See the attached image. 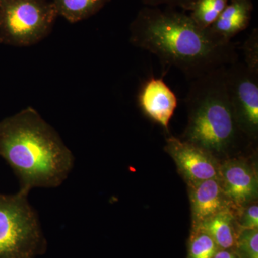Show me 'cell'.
Listing matches in <instances>:
<instances>
[{"label": "cell", "mask_w": 258, "mask_h": 258, "mask_svg": "<svg viewBox=\"0 0 258 258\" xmlns=\"http://www.w3.org/2000/svg\"><path fill=\"white\" fill-rule=\"evenodd\" d=\"M129 42L194 80L238 61L233 42H224L174 8L144 6L129 26Z\"/></svg>", "instance_id": "cell-1"}, {"label": "cell", "mask_w": 258, "mask_h": 258, "mask_svg": "<svg viewBox=\"0 0 258 258\" xmlns=\"http://www.w3.org/2000/svg\"><path fill=\"white\" fill-rule=\"evenodd\" d=\"M0 157L13 171L21 192L61 186L75 166L72 151L32 107L0 121Z\"/></svg>", "instance_id": "cell-2"}, {"label": "cell", "mask_w": 258, "mask_h": 258, "mask_svg": "<svg viewBox=\"0 0 258 258\" xmlns=\"http://www.w3.org/2000/svg\"><path fill=\"white\" fill-rule=\"evenodd\" d=\"M227 67L191 80L186 96L189 120L182 140L212 154L228 150L240 132L229 98Z\"/></svg>", "instance_id": "cell-3"}, {"label": "cell", "mask_w": 258, "mask_h": 258, "mask_svg": "<svg viewBox=\"0 0 258 258\" xmlns=\"http://www.w3.org/2000/svg\"><path fill=\"white\" fill-rule=\"evenodd\" d=\"M47 241L28 195L0 194V258H38Z\"/></svg>", "instance_id": "cell-4"}, {"label": "cell", "mask_w": 258, "mask_h": 258, "mask_svg": "<svg viewBox=\"0 0 258 258\" xmlns=\"http://www.w3.org/2000/svg\"><path fill=\"white\" fill-rule=\"evenodd\" d=\"M58 16L52 1L4 0L0 7V42L26 47L50 34Z\"/></svg>", "instance_id": "cell-5"}, {"label": "cell", "mask_w": 258, "mask_h": 258, "mask_svg": "<svg viewBox=\"0 0 258 258\" xmlns=\"http://www.w3.org/2000/svg\"><path fill=\"white\" fill-rule=\"evenodd\" d=\"M229 98L241 132L254 137L258 127V74L237 62L226 68Z\"/></svg>", "instance_id": "cell-6"}, {"label": "cell", "mask_w": 258, "mask_h": 258, "mask_svg": "<svg viewBox=\"0 0 258 258\" xmlns=\"http://www.w3.org/2000/svg\"><path fill=\"white\" fill-rule=\"evenodd\" d=\"M165 149L188 183L220 180V166L208 151L173 137L166 139Z\"/></svg>", "instance_id": "cell-7"}, {"label": "cell", "mask_w": 258, "mask_h": 258, "mask_svg": "<svg viewBox=\"0 0 258 258\" xmlns=\"http://www.w3.org/2000/svg\"><path fill=\"white\" fill-rule=\"evenodd\" d=\"M138 103L150 119L168 130L177 107V97L162 79L151 77L141 87Z\"/></svg>", "instance_id": "cell-8"}, {"label": "cell", "mask_w": 258, "mask_h": 258, "mask_svg": "<svg viewBox=\"0 0 258 258\" xmlns=\"http://www.w3.org/2000/svg\"><path fill=\"white\" fill-rule=\"evenodd\" d=\"M220 176L226 196L237 206L257 196V176L247 163L237 159L226 161L220 166Z\"/></svg>", "instance_id": "cell-9"}, {"label": "cell", "mask_w": 258, "mask_h": 258, "mask_svg": "<svg viewBox=\"0 0 258 258\" xmlns=\"http://www.w3.org/2000/svg\"><path fill=\"white\" fill-rule=\"evenodd\" d=\"M188 184L194 225L230 209L231 202L226 196L220 179H210Z\"/></svg>", "instance_id": "cell-10"}, {"label": "cell", "mask_w": 258, "mask_h": 258, "mask_svg": "<svg viewBox=\"0 0 258 258\" xmlns=\"http://www.w3.org/2000/svg\"><path fill=\"white\" fill-rule=\"evenodd\" d=\"M252 11V0H231L209 30L221 41L232 42L233 37L248 28Z\"/></svg>", "instance_id": "cell-11"}, {"label": "cell", "mask_w": 258, "mask_h": 258, "mask_svg": "<svg viewBox=\"0 0 258 258\" xmlns=\"http://www.w3.org/2000/svg\"><path fill=\"white\" fill-rule=\"evenodd\" d=\"M193 228L204 231L212 237L220 249H233L240 230H237L230 209L217 214Z\"/></svg>", "instance_id": "cell-12"}, {"label": "cell", "mask_w": 258, "mask_h": 258, "mask_svg": "<svg viewBox=\"0 0 258 258\" xmlns=\"http://www.w3.org/2000/svg\"><path fill=\"white\" fill-rule=\"evenodd\" d=\"M111 0H52L57 15L71 23L96 15Z\"/></svg>", "instance_id": "cell-13"}, {"label": "cell", "mask_w": 258, "mask_h": 258, "mask_svg": "<svg viewBox=\"0 0 258 258\" xmlns=\"http://www.w3.org/2000/svg\"><path fill=\"white\" fill-rule=\"evenodd\" d=\"M229 0H198L190 10L189 17L199 28L207 29L216 21Z\"/></svg>", "instance_id": "cell-14"}, {"label": "cell", "mask_w": 258, "mask_h": 258, "mask_svg": "<svg viewBox=\"0 0 258 258\" xmlns=\"http://www.w3.org/2000/svg\"><path fill=\"white\" fill-rule=\"evenodd\" d=\"M220 249L208 234L193 228L188 242L186 258H212Z\"/></svg>", "instance_id": "cell-15"}, {"label": "cell", "mask_w": 258, "mask_h": 258, "mask_svg": "<svg viewBox=\"0 0 258 258\" xmlns=\"http://www.w3.org/2000/svg\"><path fill=\"white\" fill-rule=\"evenodd\" d=\"M233 250L238 258H258L257 229H240Z\"/></svg>", "instance_id": "cell-16"}, {"label": "cell", "mask_w": 258, "mask_h": 258, "mask_svg": "<svg viewBox=\"0 0 258 258\" xmlns=\"http://www.w3.org/2000/svg\"><path fill=\"white\" fill-rule=\"evenodd\" d=\"M244 56L246 67L258 74V30L257 28L252 30L249 36L244 42L242 47Z\"/></svg>", "instance_id": "cell-17"}, {"label": "cell", "mask_w": 258, "mask_h": 258, "mask_svg": "<svg viewBox=\"0 0 258 258\" xmlns=\"http://www.w3.org/2000/svg\"><path fill=\"white\" fill-rule=\"evenodd\" d=\"M198 0H142L145 6L159 7L165 5L166 8H179L184 11H190Z\"/></svg>", "instance_id": "cell-18"}, {"label": "cell", "mask_w": 258, "mask_h": 258, "mask_svg": "<svg viewBox=\"0 0 258 258\" xmlns=\"http://www.w3.org/2000/svg\"><path fill=\"white\" fill-rule=\"evenodd\" d=\"M258 227V206L257 205H250L244 212L241 220L240 229H257Z\"/></svg>", "instance_id": "cell-19"}, {"label": "cell", "mask_w": 258, "mask_h": 258, "mask_svg": "<svg viewBox=\"0 0 258 258\" xmlns=\"http://www.w3.org/2000/svg\"><path fill=\"white\" fill-rule=\"evenodd\" d=\"M212 258H238L233 249H218Z\"/></svg>", "instance_id": "cell-20"}, {"label": "cell", "mask_w": 258, "mask_h": 258, "mask_svg": "<svg viewBox=\"0 0 258 258\" xmlns=\"http://www.w3.org/2000/svg\"><path fill=\"white\" fill-rule=\"evenodd\" d=\"M3 2H4V0H0V7H1L2 4H3Z\"/></svg>", "instance_id": "cell-21"}]
</instances>
